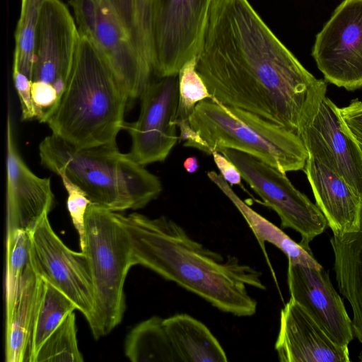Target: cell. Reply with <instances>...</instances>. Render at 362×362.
Masks as SVG:
<instances>
[{"mask_svg":"<svg viewBox=\"0 0 362 362\" xmlns=\"http://www.w3.org/2000/svg\"><path fill=\"white\" fill-rule=\"evenodd\" d=\"M197 60L211 99L299 136L326 96L248 0H211Z\"/></svg>","mask_w":362,"mask_h":362,"instance_id":"6da1fadb","label":"cell"},{"mask_svg":"<svg viewBox=\"0 0 362 362\" xmlns=\"http://www.w3.org/2000/svg\"><path fill=\"white\" fill-rule=\"evenodd\" d=\"M118 218L127 230L133 266L142 265L238 317L255 314L257 300L247 287L265 290L262 272L239 259L204 247L172 219L132 213Z\"/></svg>","mask_w":362,"mask_h":362,"instance_id":"7a4b0ae2","label":"cell"},{"mask_svg":"<svg viewBox=\"0 0 362 362\" xmlns=\"http://www.w3.org/2000/svg\"><path fill=\"white\" fill-rule=\"evenodd\" d=\"M129 99L123 83L81 35L66 88L47 124L52 134L78 148L115 145Z\"/></svg>","mask_w":362,"mask_h":362,"instance_id":"3957f363","label":"cell"},{"mask_svg":"<svg viewBox=\"0 0 362 362\" xmlns=\"http://www.w3.org/2000/svg\"><path fill=\"white\" fill-rule=\"evenodd\" d=\"M39 154L45 168L65 175L91 204L112 211L143 208L162 191L158 177L116 144L78 148L52 134L40 142Z\"/></svg>","mask_w":362,"mask_h":362,"instance_id":"277c9868","label":"cell"},{"mask_svg":"<svg viewBox=\"0 0 362 362\" xmlns=\"http://www.w3.org/2000/svg\"><path fill=\"white\" fill-rule=\"evenodd\" d=\"M189 123L203 152L226 148L253 156L279 170H303L308 153L300 137L252 112L214 99L199 102Z\"/></svg>","mask_w":362,"mask_h":362,"instance_id":"5b68a950","label":"cell"},{"mask_svg":"<svg viewBox=\"0 0 362 362\" xmlns=\"http://www.w3.org/2000/svg\"><path fill=\"white\" fill-rule=\"evenodd\" d=\"M85 247L92 276L95 308L88 322L95 339L108 334L125 311L124 286L133 266L132 246L117 213L90 204L85 218Z\"/></svg>","mask_w":362,"mask_h":362,"instance_id":"8992f818","label":"cell"},{"mask_svg":"<svg viewBox=\"0 0 362 362\" xmlns=\"http://www.w3.org/2000/svg\"><path fill=\"white\" fill-rule=\"evenodd\" d=\"M218 151L235 164L263 204L277 214L281 227L291 228L300 235V244L309 245L324 232L327 222L322 212L293 185L285 173L241 151L226 148Z\"/></svg>","mask_w":362,"mask_h":362,"instance_id":"52a82bcc","label":"cell"},{"mask_svg":"<svg viewBox=\"0 0 362 362\" xmlns=\"http://www.w3.org/2000/svg\"><path fill=\"white\" fill-rule=\"evenodd\" d=\"M69 4L80 35L93 44L129 98H140L153 69L138 54L107 0H70Z\"/></svg>","mask_w":362,"mask_h":362,"instance_id":"ba28073f","label":"cell"},{"mask_svg":"<svg viewBox=\"0 0 362 362\" xmlns=\"http://www.w3.org/2000/svg\"><path fill=\"white\" fill-rule=\"evenodd\" d=\"M211 0H153V74L177 76L197 57Z\"/></svg>","mask_w":362,"mask_h":362,"instance_id":"9c48e42d","label":"cell"},{"mask_svg":"<svg viewBox=\"0 0 362 362\" xmlns=\"http://www.w3.org/2000/svg\"><path fill=\"white\" fill-rule=\"evenodd\" d=\"M45 214L29 233L30 262L35 273L64 293L86 317L93 318L94 291L88 258L69 248Z\"/></svg>","mask_w":362,"mask_h":362,"instance_id":"30bf717a","label":"cell"},{"mask_svg":"<svg viewBox=\"0 0 362 362\" xmlns=\"http://www.w3.org/2000/svg\"><path fill=\"white\" fill-rule=\"evenodd\" d=\"M325 79L352 91L362 88V0H344L317 34L312 49Z\"/></svg>","mask_w":362,"mask_h":362,"instance_id":"8fae6325","label":"cell"},{"mask_svg":"<svg viewBox=\"0 0 362 362\" xmlns=\"http://www.w3.org/2000/svg\"><path fill=\"white\" fill-rule=\"evenodd\" d=\"M141 98L138 119L124 122L132 141L128 154L139 164L165 160L178 140L176 124L179 91L178 76L150 81Z\"/></svg>","mask_w":362,"mask_h":362,"instance_id":"7c38bea8","label":"cell"},{"mask_svg":"<svg viewBox=\"0 0 362 362\" xmlns=\"http://www.w3.org/2000/svg\"><path fill=\"white\" fill-rule=\"evenodd\" d=\"M300 137L308 153L362 196V151L338 107L325 96Z\"/></svg>","mask_w":362,"mask_h":362,"instance_id":"4fadbf2b","label":"cell"},{"mask_svg":"<svg viewBox=\"0 0 362 362\" xmlns=\"http://www.w3.org/2000/svg\"><path fill=\"white\" fill-rule=\"evenodd\" d=\"M81 35L67 6L46 0L37 28L32 81L49 83L60 98L69 78Z\"/></svg>","mask_w":362,"mask_h":362,"instance_id":"5bb4252c","label":"cell"},{"mask_svg":"<svg viewBox=\"0 0 362 362\" xmlns=\"http://www.w3.org/2000/svg\"><path fill=\"white\" fill-rule=\"evenodd\" d=\"M54 196L48 177L36 175L17 148L10 115L6 125V233L32 230L53 208Z\"/></svg>","mask_w":362,"mask_h":362,"instance_id":"9a60e30c","label":"cell"},{"mask_svg":"<svg viewBox=\"0 0 362 362\" xmlns=\"http://www.w3.org/2000/svg\"><path fill=\"white\" fill-rule=\"evenodd\" d=\"M287 282L291 297L334 341L348 346L354 337L352 320L323 267L288 262Z\"/></svg>","mask_w":362,"mask_h":362,"instance_id":"2e32d148","label":"cell"},{"mask_svg":"<svg viewBox=\"0 0 362 362\" xmlns=\"http://www.w3.org/2000/svg\"><path fill=\"white\" fill-rule=\"evenodd\" d=\"M281 362H349L348 346L334 341L293 298L280 313L274 346Z\"/></svg>","mask_w":362,"mask_h":362,"instance_id":"e0dca14e","label":"cell"},{"mask_svg":"<svg viewBox=\"0 0 362 362\" xmlns=\"http://www.w3.org/2000/svg\"><path fill=\"white\" fill-rule=\"evenodd\" d=\"M303 171L316 205L333 235L340 236L357 230L362 211V196L341 176L311 156H308Z\"/></svg>","mask_w":362,"mask_h":362,"instance_id":"ac0fdd59","label":"cell"},{"mask_svg":"<svg viewBox=\"0 0 362 362\" xmlns=\"http://www.w3.org/2000/svg\"><path fill=\"white\" fill-rule=\"evenodd\" d=\"M207 176L230 200L246 221L258 241L278 288L276 275L266 252V243H269L281 250L287 257L289 262L315 268L322 267L314 258L309 245L296 243L282 230L253 210L236 194L221 175L212 170L207 172Z\"/></svg>","mask_w":362,"mask_h":362,"instance_id":"d6986e66","label":"cell"},{"mask_svg":"<svg viewBox=\"0 0 362 362\" xmlns=\"http://www.w3.org/2000/svg\"><path fill=\"white\" fill-rule=\"evenodd\" d=\"M330 243L338 287L352 308L354 336L362 343V211L358 228L333 235Z\"/></svg>","mask_w":362,"mask_h":362,"instance_id":"ffe728a7","label":"cell"},{"mask_svg":"<svg viewBox=\"0 0 362 362\" xmlns=\"http://www.w3.org/2000/svg\"><path fill=\"white\" fill-rule=\"evenodd\" d=\"M163 326L178 361L226 362L218 340L201 321L186 313L163 319Z\"/></svg>","mask_w":362,"mask_h":362,"instance_id":"44dd1931","label":"cell"},{"mask_svg":"<svg viewBox=\"0 0 362 362\" xmlns=\"http://www.w3.org/2000/svg\"><path fill=\"white\" fill-rule=\"evenodd\" d=\"M41 277L29 263L11 317L6 320V361L28 362L30 336Z\"/></svg>","mask_w":362,"mask_h":362,"instance_id":"7402d4cb","label":"cell"},{"mask_svg":"<svg viewBox=\"0 0 362 362\" xmlns=\"http://www.w3.org/2000/svg\"><path fill=\"white\" fill-rule=\"evenodd\" d=\"M76 309L75 304L64 293L41 278L30 336L28 362H35L45 340Z\"/></svg>","mask_w":362,"mask_h":362,"instance_id":"603a6c76","label":"cell"},{"mask_svg":"<svg viewBox=\"0 0 362 362\" xmlns=\"http://www.w3.org/2000/svg\"><path fill=\"white\" fill-rule=\"evenodd\" d=\"M126 356L133 362H177L163 326V318L153 316L136 325L124 342Z\"/></svg>","mask_w":362,"mask_h":362,"instance_id":"cb8c5ba5","label":"cell"},{"mask_svg":"<svg viewBox=\"0 0 362 362\" xmlns=\"http://www.w3.org/2000/svg\"><path fill=\"white\" fill-rule=\"evenodd\" d=\"M141 59L153 72V0H107Z\"/></svg>","mask_w":362,"mask_h":362,"instance_id":"d4e9b609","label":"cell"},{"mask_svg":"<svg viewBox=\"0 0 362 362\" xmlns=\"http://www.w3.org/2000/svg\"><path fill=\"white\" fill-rule=\"evenodd\" d=\"M46 0H21L20 16L15 33L13 71L32 81L36 35Z\"/></svg>","mask_w":362,"mask_h":362,"instance_id":"484cf974","label":"cell"},{"mask_svg":"<svg viewBox=\"0 0 362 362\" xmlns=\"http://www.w3.org/2000/svg\"><path fill=\"white\" fill-rule=\"evenodd\" d=\"M6 246L5 299L7 320L13 311L29 263V233L21 230L6 233Z\"/></svg>","mask_w":362,"mask_h":362,"instance_id":"4316f807","label":"cell"},{"mask_svg":"<svg viewBox=\"0 0 362 362\" xmlns=\"http://www.w3.org/2000/svg\"><path fill=\"white\" fill-rule=\"evenodd\" d=\"M76 338L75 313H70L40 347L35 362H83Z\"/></svg>","mask_w":362,"mask_h":362,"instance_id":"83f0119b","label":"cell"},{"mask_svg":"<svg viewBox=\"0 0 362 362\" xmlns=\"http://www.w3.org/2000/svg\"><path fill=\"white\" fill-rule=\"evenodd\" d=\"M197 57L187 62L178 74L179 100L177 119H189L196 105L211 99L207 86L197 71Z\"/></svg>","mask_w":362,"mask_h":362,"instance_id":"f1b7e54d","label":"cell"},{"mask_svg":"<svg viewBox=\"0 0 362 362\" xmlns=\"http://www.w3.org/2000/svg\"><path fill=\"white\" fill-rule=\"evenodd\" d=\"M67 192L66 206L72 223L78 232L81 251L85 247V218L90 201L86 193L65 175H59Z\"/></svg>","mask_w":362,"mask_h":362,"instance_id":"f546056e","label":"cell"},{"mask_svg":"<svg viewBox=\"0 0 362 362\" xmlns=\"http://www.w3.org/2000/svg\"><path fill=\"white\" fill-rule=\"evenodd\" d=\"M31 95L33 101L36 119L47 123L56 110L60 97L54 87L40 81H32Z\"/></svg>","mask_w":362,"mask_h":362,"instance_id":"4dcf8cb0","label":"cell"},{"mask_svg":"<svg viewBox=\"0 0 362 362\" xmlns=\"http://www.w3.org/2000/svg\"><path fill=\"white\" fill-rule=\"evenodd\" d=\"M341 117L362 151V102L354 99L339 108Z\"/></svg>","mask_w":362,"mask_h":362,"instance_id":"1f68e13d","label":"cell"},{"mask_svg":"<svg viewBox=\"0 0 362 362\" xmlns=\"http://www.w3.org/2000/svg\"><path fill=\"white\" fill-rule=\"evenodd\" d=\"M13 78L21 103V119L25 121L36 119L31 95L32 81L17 71H13Z\"/></svg>","mask_w":362,"mask_h":362,"instance_id":"d6a6232c","label":"cell"},{"mask_svg":"<svg viewBox=\"0 0 362 362\" xmlns=\"http://www.w3.org/2000/svg\"><path fill=\"white\" fill-rule=\"evenodd\" d=\"M215 164L219 170L222 177L232 185H241L242 175L235 164L218 151L211 153Z\"/></svg>","mask_w":362,"mask_h":362,"instance_id":"836d02e7","label":"cell"},{"mask_svg":"<svg viewBox=\"0 0 362 362\" xmlns=\"http://www.w3.org/2000/svg\"><path fill=\"white\" fill-rule=\"evenodd\" d=\"M183 166L187 173H193L199 168L198 160L195 156L188 157L184 161Z\"/></svg>","mask_w":362,"mask_h":362,"instance_id":"e575fe53","label":"cell"}]
</instances>
